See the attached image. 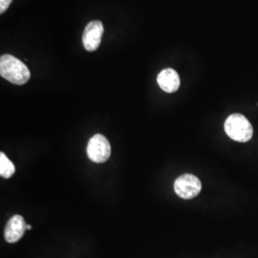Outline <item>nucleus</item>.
<instances>
[{
  "instance_id": "nucleus-7",
  "label": "nucleus",
  "mask_w": 258,
  "mask_h": 258,
  "mask_svg": "<svg viewBox=\"0 0 258 258\" xmlns=\"http://www.w3.org/2000/svg\"><path fill=\"white\" fill-rule=\"evenodd\" d=\"M157 83L163 91L174 93L180 87V77L175 70L167 68L158 75Z\"/></svg>"
},
{
  "instance_id": "nucleus-6",
  "label": "nucleus",
  "mask_w": 258,
  "mask_h": 258,
  "mask_svg": "<svg viewBox=\"0 0 258 258\" xmlns=\"http://www.w3.org/2000/svg\"><path fill=\"white\" fill-rule=\"evenodd\" d=\"M26 230L27 224L24 218L19 214L14 215L6 225L4 231L5 240L9 243H16L22 238Z\"/></svg>"
},
{
  "instance_id": "nucleus-3",
  "label": "nucleus",
  "mask_w": 258,
  "mask_h": 258,
  "mask_svg": "<svg viewBox=\"0 0 258 258\" xmlns=\"http://www.w3.org/2000/svg\"><path fill=\"white\" fill-rule=\"evenodd\" d=\"M111 154V146L108 140L102 134H96L87 145V156L94 163L106 162Z\"/></svg>"
},
{
  "instance_id": "nucleus-9",
  "label": "nucleus",
  "mask_w": 258,
  "mask_h": 258,
  "mask_svg": "<svg viewBox=\"0 0 258 258\" xmlns=\"http://www.w3.org/2000/svg\"><path fill=\"white\" fill-rule=\"evenodd\" d=\"M13 0H0V14L6 12L11 5Z\"/></svg>"
},
{
  "instance_id": "nucleus-5",
  "label": "nucleus",
  "mask_w": 258,
  "mask_h": 258,
  "mask_svg": "<svg viewBox=\"0 0 258 258\" xmlns=\"http://www.w3.org/2000/svg\"><path fill=\"white\" fill-rule=\"evenodd\" d=\"M103 31V25L99 20H93L86 25L83 32V46L88 52H94L99 48L102 41Z\"/></svg>"
},
{
  "instance_id": "nucleus-2",
  "label": "nucleus",
  "mask_w": 258,
  "mask_h": 258,
  "mask_svg": "<svg viewBox=\"0 0 258 258\" xmlns=\"http://www.w3.org/2000/svg\"><path fill=\"white\" fill-rule=\"evenodd\" d=\"M225 131L230 138L240 143L248 142L253 134L249 120L241 114H232L226 120Z\"/></svg>"
},
{
  "instance_id": "nucleus-8",
  "label": "nucleus",
  "mask_w": 258,
  "mask_h": 258,
  "mask_svg": "<svg viewBox=\"0 0 258 258\" xmlns=\"http://www.w3.org/2000/svg\"><path fill=\"white\" fill-rule=\"evenodd\" d=\"M16 171V167L14 164L10 161L7 156L1 152L0 153V175L3 178L8 179L14 175Z\"/></svg>"
},
{
  "instance_id": "nucleus-10",
  "label": "nucleus",
  "mask_w": 258,
  "mask_h": 258,
  "mask_svg": "<svg viewBox=\"0 0 258 258\" xmlns=\"http://www.w3.org/2000/svg\"><path fill=\"white\" fill-rule=\"evenodd\" d=\"M31 229H32V227L30 225H27V230H31Z\"/></svg>"
},
{
  "instance_id": "nucleus-4",
  "label": "nucleus",
  "mask_w": 258,
  "mask_h": 258,
  "mask_svg": "<svg viewBox=\"0 0 258 258\" xmlns=\"http://www.w3.org/2000/svg\"><path fill=\"white\" fill-rule=\"evenodd\" d=\"M202 189L201 181L191 174H184L176 179L174 190L183 199H191L200 194Z\"/></svg>"
},
{
  "instance_id": "nucleus-1",
  "label": "nucleus",
  "mask_w": 258,
  "mask_h": 258,
  "mask_svg": "<svg viewBox=\"0 0 258 258\" xmlns=\"http://www.w3.org/2000/svg\"><path fill=\"white\" fill-rule=\"evenodd\" d=\"M0 75L10 83L22 85L30 80V70L19 58L12 55L0 57Z\"/></svg>"
}]
</instances>
